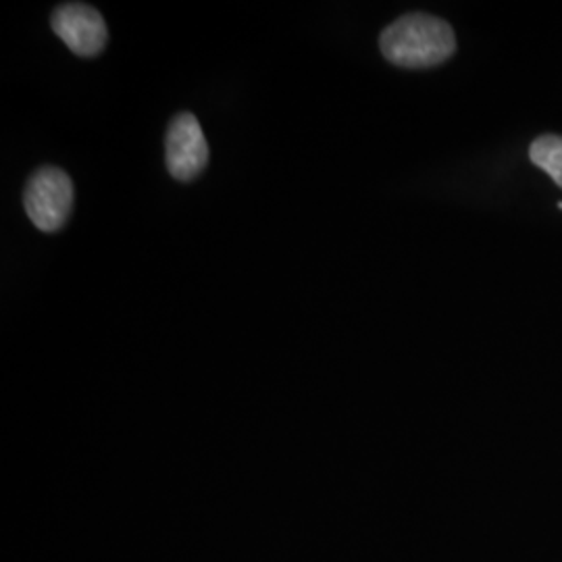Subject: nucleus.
Returning <instances> with one entry per match:
<instances>
[{"label": "nucleus", "mask_w": 562, "mask_h": 562, "mask_svg": "<svg viewBox=\"0 0 562 562\" xmlns=\"http://www.w3.org/2000/svg\"><path fill=\"white\" fill-rule=\"evenodd\" d=\"M380 48L383 57L398 67L423 69L450 59L457 53V36L440 18L408 13L383 30Z\"/></svg>", "instance_id": "f257e3e1"}, {"label": "nucleus", "mask_w": 562, "mask_h": 562, "mask_svg": "<svg viewBox=\"0 0 562 562\" xmlns=\"http://www.w3.org/2000/svg\"><path fill=\"white\" fill-rule=\"evenodd\" d=\"M74 181L59 167H42L23 192L27 217L42 232H59L74 209Z\"/></svg>", "instance_id": "f03ea898"}, {"label": "nucleus", "mask_w": 562, "mask_h": 562, "mask_svg": "<svg viewBox=\"0 0 562 562\" xmlns=\"http://www.w3.org/2000/svg\"><path fill=\"white\" fill-rule=\"evenodd\" d=\"M165 157L176 180L190 181L201 176L209 162V142L192 113H181L171 121L165 138Z\"/></svg>", "instance_id": "7ed1b4c3"}, {"label": "nucleus", "mask_w": 562, "mask_h": 562, "mask_svg": "<svg viewBox=\"0 0 562 562\" xmlns=\"http://www.w3.org/2000/svg\"><path fill=\"white\" fill-rule=\"evenodd\" d=\"M53 30L80 57H97L109 41V30L101 13L81 2L57 7L53 13Z\"/></svg>", "instance_id": "20e7f679"}, {"label": "nucleus", "mask_w": 562, "mask_h": 562, "mask_svg": "<svg viewBox=\"0 0 562 562\" xmlns=\"http://www.w3.org/2000/svg\"><path fill=\"white\" fill-rule=\"evenodd\" d=\"M529 159L562 188V136L546 134L529 148Z\"/></svg>", "instance_id": "39448f33"}]
</instances>
